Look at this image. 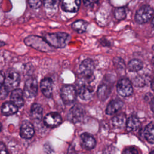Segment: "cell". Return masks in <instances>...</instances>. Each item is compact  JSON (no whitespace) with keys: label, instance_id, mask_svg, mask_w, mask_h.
<instances>
[{"label":"cell","instance_id":"obj_28","mask_svg":"<svg viewBox=\"0 0 154 154\" xmlns=\"http://www.w3.org/2000/svg\"><path fill=\"white\" fill-rule=\"evenodd\" d=\"M122 154H138V152L136 147L131 146L125 149Z\"/></svg>","mask_w":154,"mask_h":154},{"label":"cell","instance_id":"obj_11","mask_svg":"<svg viewBox=\"0 0 154 154\" xmlns=\"http://www.w3.org/2000/svg\"><path fill=\"white\" fill-rule=\"evenodd\" d=\"M77 93L79 97L84 100H88L91 99L94 94V90L91 86L85 83L80 84L77 89Z\"/></svg>","mask_w":154,"mask_h":154},{"label":"cell","instance_id":"obj_21","mask_svg":"<svg viewBox=\"0 0 154 154\" xmlns=\"http://www.w3.org/2000/svg\"><path fill=\"white\" fill-rule=\"evenodd\" d=\"M127 120L126 116L123 114H118L112 117L111 123L116 129H122L126 125Z\"/></svg>","mask_w":154,"mask_h":154},{"label":"cell","instance_id":"obj_39","mask_svg":"<svg viewBox=\"0 0 154 154\" xmlns=\"http://www.w3.org/2000/svg\"><path fill=\"white\" fill-rule=\"evenodd\" d=\"M150 154H154V150L152 151V152H150Z\"/></svg>","mask_w":154,"mask_h":154},{"label":"cell","instance_id":"obj_2","mask_svg":"<svg viewBox=\"0 0 154 154\" xmlns=\"http://www.w3.org/2000/svg\"><path fill=\"white\" fill-rule=\"evenodd\" d=\"M24 42L26 45L40 51L48 52L52 49V46L48 44L43 37L30 35L25 38Z\"/></svg>","mask_w":154,"mask_h":154},{"label":"cell","instance_id":"obj_29","mask_svg":"<svg viewBox=\"0 0 154 154\" xmlns=\"http://www.w3.org/2000/svg\"><path fill=\"white\" fill-rule=\"evenodd\" d=\"M30 7L32 8H38L42 5V0H28Z\"/></svg>","mask_w":154,"mask_h":154},{"label":"cell","instance_id":"obj_8","mask_svg":"<svg viewBox=\"0 0 154 154\" xmlns=\"http://www.w3.org/2000/svg\"><path fill=\"white\" fill-rule=\"evenodd\" d=\"M20 82V76L16 72L10 71L5 78L4 85L8 90L16 89ZM2 85V84H1Z\"/></svg>","mask_w":154,"mask_h":154},{"label":"cell","instance_id":"obj_37","mask_svg":"<svg viewBox=\"0 0 154 154\" xmlns=\"http://www.w3.org/2000/svg\"><path fill=\"white\" fill-rule=\"evenodd\" d=\"M152 24L153 26L154 27V17H153V18L152 19Z\"/></svg>","mask_w":154,"mask_h":154},{"label":"cell","instance_id":"obj_15","mask_svg":"<svg viewBox=\"0 0 154 154\" xmlns=\"http://www.w3.org/2000/svg\"><path fill=\"white\" fill-rule=\"evenodd\" d=\"M80 137L81 144L84 149L91 150L96 146V141L92 135L87 132H84L81 135Z\"/></svg>","mask_w":154,"mask_h":154},{"label":"cell","instance_id":"obj_13","mask_svg":"<svg viewBox=\"0 0 154 154\" xmlns=\"http://www.w3.org/2000/svg\"><path fill=\"white\" fill-rule=\"evenodd\" d=\"M40 87L42 93L46 97H51L53 93V82L51 78H45L42 79Z\"/></svg>","mask_w":154,"mask_h":154},{"label":"cell","instance_id":"obj_35","mask_svg":"<svg viewBox=\"0 0 154 154\" xmlns=\"http://www.w3.org/2000/svg\"><path fill=\"white\" fill-rule=\"evenodd\" d=\"M150 108L152 111L154 112V97L152 99L151 102H150Z\"/></svg>","mask_w":154,"mask_h":154},{"label":"cell","instance_id":"obj_18","mask_svg":"<svg viewBox=\"0 0 154 154\" xmlns=\"http://www.w3.org/2000/svg\"><path fill=\"white\" fill-rule=\"evenodd\" d=\"M31 118L35 122H40L43 117V108L42 106L37 103L32 105L30 110Z\"/></svg>","mask_w":154,"mask_h":154},{"label":"cell","instance_id":"obj_20","mask_svg":"<svg viewBox=\"0 0 154 154\" xmlns=\"http://www.w3.org/2000/svg\"><path fill=\"white\" fill-rule=\"evenodd\" d=\"M111 91V85L108 82H104L100 85L97 90L98 97L101 100H104L109 96Z\"/></svg>","mask_w":154,"mask_h":154},{"label":"cell","instance_id":"obj_5","mask_svg":"<svg viewBox=\"0 0 154 154\" xmlns=\"http://www.w3.org/2000/svg\"><path fill=\"white\" fill-rule=\"evenodd\" d=\"M117 91L119 94L123 97L131 96L133 92L132 85L131 81L126 78L120 79L117 84Z\"/></svg>","mask_w":154,"mask_h":154},{"label":"cell","instance_id":"obj_4","mask_svg":"<svg viewBox=\"0 0 154 154\" xmlns=\"http://www.w3.org/2000/svg\"><path fill=\"white\" fill-rule=\"evenodd\" d=\"M153 14V8L148 5H144L141 7L137 11L135 19L138 23H144L148 22L152 18Z\"/></svg>","mask_w":154,"mask_h":154},{"label":"cell","instance_id":"obj_12","mask_svg":"<svg viewBox=\"0 0 154 154\" xmlns=\"http://www.w3.org/2000/svg\"><path fill=\"white\" fill-rule=\"evenodd\" d=\"M34 134V129L32 124L28 121L24 120L22 122L20 127V135L22 138L29 139Z\"/></svg>","mask_w":154,"mask_h":154},{"label":"cell","instance_id":"obj_7","mask_svg":"<svg viewBox=\"0 0 154 154\" xmlns=\"http://www.w3.org/2000/svg\"><path fill=\"white\" fill-rule=\"evenodd\" d=\"M84 116V110L83 107L78 104L72 106L67 114V119L74 123H78L83 119Z\"/></svg>","mask_w":154,"mask_h":154},{"label":"cell","instance_id":"obj_3","mask_svg":"<svg viewBox=\"0 0 154 154\" xmlns=\"http://www.w3.org/2000/svg\"><path fill=\"white\" fill-rule=\"evenodd\" d=\"M77 90L72 85H64L61 89V97L66 105H71L75 102L77 97Z\"/></svg>","mask_w":154,"mask_h":154},{"label":"cell","instance_id":"obj_24","mask_svg":"<svg viewBox=\"0 0 154 154\" xmlns=\"http://www.w3.org/2000/svg\"><path fill=\"white\" fill-rule=\"evenodd\" d=\"M88 26V23L84 20H77L72 24V28L78 33L85 32Z\"/></svg>","mask_w":154,"mask_h":154},{"label":"cell","instance_id":"obj_9","mask_svg":"<svg viewBox=\"0 0 154 154\" xmlns=\"http://www.w3.org/2000/svg\"><path fill=\"white\" fill-rule=\"evenodd\" d=\"M79 69L82 76L86 78H89L92 76L94 72V62L90 58L85 59L81 63Z\"/></svg>","mask_w":154,"mask_h":154},{"label":"cell","instance_id":"obj_16","mask_svg":"<svg viewBox=\"0 0 154 154\" xmlns=\"http://www.w3.org/2000/svg\"><path fill=\"white\" fill-rule=\"evenodd\" d=\"M23 91L20 88H16L12 91L10 95V102L18 108L22 107L24 103Z\"/></svg>","mask_w":154,"mask_h":154},{"label":"cell","instance_id":"obj_31","mask_svg":"<svg viewBox=\"0 0 154 154\" xmlns=\"http://www.w3.org/2000/svg\"><path fill=\"white\" fill-rule=\"evenodd\" d=\"M8 91L9 90L7 88V87L4 84H2L1 87V99H5L8 94Z\"/></svg>","mask_w":154,"mask_h":154},{"label":"cell","instance_id":"obj_17","mask_svg":"<svg viewBox=\"0 0 154 154\" xmlns=\"http://www.w3.org/2000/svg\"><path fill=\"white\" fill-rule=\"evenodd\" d=\"M123 106V102L121 100L119 99H113L108 104L105 112L108 115H112L122 109Z\"/></svg>","mask_w":154,"mask_h":154},{"label":"cell","instance_id":"obj_1","mask_svg":"<svg viewBox=\"0 0 154 154\" xmlns=\"http://www.w3.org/2000/svg\"><path fill=\"white\" fill-rule=\"evenodd\" d=\"M69 37V35L66 32H58L46 34L43 38L52 47L62 48L66 45Z\"/></svg>","mask_w":154,"mask_h":154},{"label":"cell","instance_id":"obj_19","mask_svg":"<svg viewBox=\"0 0 154 154\" xmlns=\"http://www.w3.org/2000/svg\"><path fill=\"white\" fill-rule=\"evenodd\" d=\"M18 108H19L11 102H6L2 104L1 110L3 115L8 116L17 112Z\"/></svg>","mask_w":154,"mask_h":154},{"label":"cell","instance_id":"obj_26","mask_svg":"<svg viewBox=\"0 0 154 154\" xmlns=\"http://www.w3.org/2000/svg\"><path fill=\"white\" fill-rule=\"evenodd\" d=\"M61 0H43L44 6L49 10L57 9Z\"/></svg>","mask_w":154,"mask_h":154},{"label":"cell","instance_id":"obj_22","mask_svg":"<svg viewBox=\"0 0 154 154\" xmlns=\"http://www.w3.org/2000/svg\"><path fill=\"white\" fill-rule=\"evenodd\" d=\"M140 125V122L139 119L135 116L129 117L126 122V128L128 132L135 131L138 129Z\"/></svg>","mask_w":154,"mask_h":154},{"label":"cell","instance_id":"obj_34","mask_svg":"<svg viewBox=\"0 0 154 154\" xmlns=\"http://www.w3.org/2000/svg\"><path fill=\"white\" fill-rule=\"evenodd\" d=\"M5 75L3 73V72H1V84H3L4 82V80H5Z\"/></svg>","mask_w":154,"mask_h":154},{"label":"cell","instance_id":"obj_38","mask_svg":"<svg viewBox=\"0 0 154 154\" xmlns=\"http://www.w3.org/2000/svg\"><path fill=\"white\" fill-rule=\"evenodd\" d=\"M152 64L154 65V57H153V58H152Z\"/></svg>","mask_w":154,"mask_h":154},{"label":"cell","instance_id":"obj_32","mask_svg":"<svg viewBox=\"0 0 154 154\" xmlns=\"http://www.w3.org/2000/svg\"><path fill=\"white\" fill-rule=\"evenodd\" d=\"M84 4L86 7H91L94 3V0H82Z\"/></svg>","mask_w":154,"mask_h":154},{"label":"cell","instance_id":"obj_30","mask_svg":"<svg viewBox=\"0 0 154 154\" xmlns=\"http://www.w3.org/2000/svg\"><path fill=\"white\" fill-rule=\"evenodd\" d=\"M134 84L135 86L137 87H142L144 85H145V81L142 78V77H137L134 80Z\"/></svg>","mask_w":154,"mask_h":154},{"label":"cell","instance_id":"obj_6","mask_svg":"<svg viewBox=\"0 0 154 154\" xmlns=\"http://www.w3.org/2000/svg\"><path fill=\"white\" fill-rule=\"evenodd\" d=\"M38 91V84L34 78H28L25 83L23 88L24 96L27 98H32L36 96Z\"/></svg>","mask_w":154,"mask_h":154},{"label":"cell","instance_id":"obj_25","mask_svg":"<svg viewBox=\"0 0 154 154\" xmlns=\"http://www.w3.org/2000/svg\"><path fill=\"white\" fill-rule=\"evenodd\" d=\"M143 67V63L138 59L131 60L128 65V68L131 72H137L140 70Z\"/></svg>","mask_w":154,"mask_h":154},{"label":"cell","instance_id":"obj_27","mask_svg":"<svg viewBox=\"0 0 154 154\" xmlns=\"http://www.w3.org/2000/svg\"><path fill=\"white\" fill-rule=\"evenodd\" d=\"M114 14L116 19L119 20H121L126 17V13L125 9L123 7H117L114 10Z\"/></svg>","mask_w":154,"mask_h":154},{"label":"cell","instance_id":"obj_10","mask_svg":"<svg viewBox=\"0 0 154 154\" xmlns=\"http://www.w3.org/2000/svg\"><path fill=\"white\" fill-rule=\"evenodd\" d=\"M62 122V119L60 114L53 112L47 114L44 119L43 123L48 128H53L59 126Z\"/></svg>","mask_w":154,"mask_h":154},{"label":"cell","instance_id":"obj_14","mask_svg":"<svg viewBox=\"0 0 154 154\" xmlns=\"http://www.w3.org/2000/svg\"><path fill=\"white\" fill-rule=\"evenodd\" d=\"M61 2L63 10L67 12L75 13L79 8L81 0H61Z\"/></svg>","mask_w":154,"mask_h":154},{"label":"cell","instance_id":"obj_33","mask_svg":"<svg viewBox=\"0 0 154 154\" xmlns=\"http://www.w3.org/2000/svg\"><path fill=\"white\" fill-rule=\"evenodd\" d=\"M0 148H1V154H8L7 150L5 149V147L2 143H1Z\"/></svg>","mask_w":154,"mask_h":154},{"label":"cell","instance_id":"obj_36","mask_svg":"<svg viewBox=\"0 0 154 154\" xmlns=\"http://www.w3.org/2000/svg\"><path fill=\"white\" fill-rule=\"evenodd\" d=\"M151 88H152V90L154 91V78H153L152 82H151Z\"/></svg>","mask_w":154,"mask_h":154},{"label":"cell","instance_id":"obj_23","mask_svg":"<svg viewBox=\"0 0 154 154\" xmlns=\"http://www.w3.org/2000/svg\"><path fill=\"white\" fill-rule=\"evenodd\" d=\"M144 136L149 143L154 144V123H150L146 126Z\"/></svg>","mask_w":154,"mask_h":154}]
</instances>
